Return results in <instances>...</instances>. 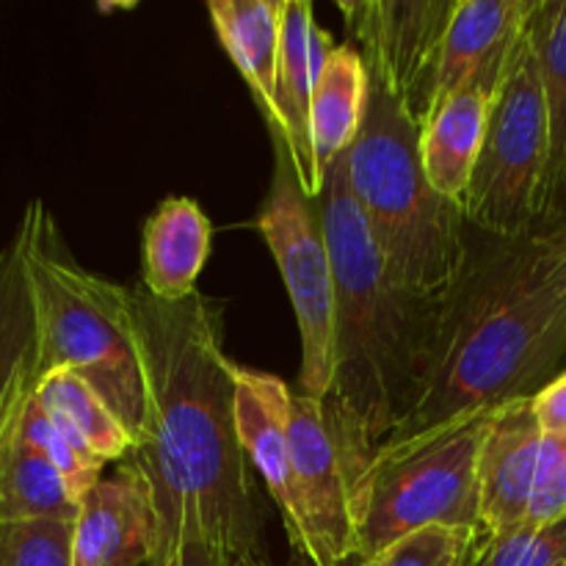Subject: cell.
I'll return each mask as SVG.
<instances>
[{
    "label": "cell",
    "mask_w": 566,
    "mask_h": 566,
    "mask_svg": "<svg viewBox=\"0 0 566 566\" xmlns=\"http://www.w3.org/2000/svg\"><path fill=\"white\" fill-rule=\"evenodd\" d=\"M158 517L142 475L127 462L81 503L72 534V566H155Z\"/></svg>",
    "instance_id": "obj_13"
},
{
    "label": "cell",
    "mask_w": 566,
    "mask_h": 566,
    "mask_svg": "<svg viewBox=\"0 0 566 566\" xmlns=\"http://www.w3.org/2000/svg\"><path fill=\"white\" fill-rule=\"evenodd\" d=\"M213 224L191 197H166L142 230V285L160 302H186L210 258Z\"/></svg>",
    "instance_id": "obj_15"
},
{
    "label": "cell",
    "mask_w": 566,
    "mask_h": 566,
    "mask_svg": "<svg viewBox=\"0 0 566 566\" xmlns=\"http://www.w3.org/2000/svg\"><path fill=\"white\" fill-rule=\"evenodd\" d=\"M14 241L36 313L39 379L72 370L88 381L130 431L136 451L147 426V379L130 287L83 269L42 199L25 208Z\"/></svg>",
    "instance_id": "obj_4"
},
{
    "label": "cell",
    "mask_w": 566,
    "mask_h": 566,
    "mask_svg": "<svg viewBox=\"0 0 566 566\" xmlns=\"http://www.w3.org/2000/svg\"><path fill=\"white\" fill-rule=\"evenodd\" d=\"M492 97L484 92H457L442 97L420 125V158L431 186L462 208L484 147Z\"/></svg>",
    "instance_id": "obj_19"
},
{
    "label": "cell",
    "mask_w": 566,
    "mask_h": 566,
    "mask_svg": "<svg viewBox=\"0 0 566 566\" xmlns=\"http://www.w3.org/2000/svg\"><path fill=\"white\" fill-rule=\"evenodd\" d=\"M459 0H340L348 42L359 44L368 75L423 125L434 103L442 48Z\"/></svg>",
    "instance_id": "obj_9"
},
{
    "label": "cell",
    "mask_w": 566,
    "mask_h": 566,
    "mask_svg": "<svg viewBox=\"0 0 566 566\" xmlns=\"http://www.w3.org/2000/svg\"><path fill=\"white\" fill-rule=\"evenodd\" d=\"M528 33L539 64L547 130H551V169H547L545 213H542V227H545L566 177V0H536Z\"/></svg>",
    "instance_id": "obj_22"
},
{
    "label": "cell",
    "mask_w": 566,
    "mask_h": 566,
    "mask_svg": "<svg viewBox=\"0 0 566 566\" xmlns=\"http://www.w3.org/2000/svg\"><path fill=\"white\" fill-rule=\"evenodd\" d=\"M495 412L446 420L370 457L352 481L357 558L370 562L429 525L479 528V453Z\"/></svg>",
    "instance_id": "obj_6"
},
{
    "label": "cell",
    "mask_w": 566,
    "mask_h": 566,
    "mask_svg": "<svg viewBox=\"0 0 566 566\" xmlns=\"http://www.w3.org/2000/svg\"><path fill=\"white\" fill-rule=\"evenodd\" d=\"M531 412L545 437H566V370L531 398Z\"/></svg>",
    "instance_id": "obj_28"
},
{
    "label": "cell",
    "mask_w": 566,
    "mask_h": 566,
    "mask_svg": "<svg viewBox=\"0 0 566 566\" xmlns=\"http://www.w3.org/2000/svg\"><path fill=\"white\" fill-rule=\"evenodd\" d=\"M36 313L17 241L0 249V442L36 396Z\"/></svg>",
    "instance_id": "obj_18"
},
{
    "label": "cell",
    "mask_w": 566,
    "mask_h": 566,
    "mask_svg": "<svg viewBox=\"0 0 566 566\" xmlns=\"http://www.w3.org/2000/svg\"><path fill=\"white\" fill-rule=\"evenodd\" d=\"M479 566H566V520L520 525L484 542Z\"/></svg>",
    "instance_id": "obj_27"
},
{
    "label": "cell",
    "mask_w": 566,
    "mask_h": 566,
    "mask_svg": "<svg viewBox=\"0 0 566 566\" xmlns=\"http://www.w3.org/2000/svg\"><path fill=\"white\" fill-rule=\"evenodd\" d=\"M475 235L462 274L434 298L412 407L390 440L534 398L566 370V221Z\"/></svg>",
    "instance_id": "obj_2"
},
{
    "label": "cell",
    "mask_w": 566,
    "mask_h": 566,
    "mask_svg": "<svg viewBox=\"0 0 566 566\" xmlns=\"http://www.w3.org/2000/svg\"><path fill=\"white\" fill-rule=\"evenodd\" d=\"M180 562L182 566H224L227 558H221L219 553L208 551V547H182L180 551Z\"/></svg>",
    "instance_id": "obj_30"
},
{
    "label": "cell",
    "mask_w": 566,
    "mask_h": 566,
    "mask_svg": "<svg viewBox=\"0 0 566 566\" xmlns=\"http://www.w3.org/2000/svg\"><path fill=\"white\" fill-rule=\"evenodd\" d=\"M224 566H271L265 556H243V558H232V562H224Z\"/></svg>",
    "instance_id": "obj_32"
},
{
    "label": "cell",
    "mask_w": 566,
    "mask_h": 566,
    "mask_svg": "<svg viewBox=\"0 0 566 566\" xmlns=\"http://www.w3.org/2000/svg\"><path fill=\"white\" fill-rule=\"evenodd\" d=\"M484 536L462 525H429L370 558V566H479Z\"/></svg>",
    "instance_id": "obj_25"
},
{
    "label": "cell",
    "mask_w": 566,
    "mask_h": 566,
    "mask_svg": "<svg viewBox=\"0 0 566 566\" xmlns=\"http://www.w3.org/2000/svg\"><path fill=\"white\" fill-rule=\"evenodd\" d=\"M36 398L48 412L59 415L86 440V446L108 462H125L133 451V437L114 409L99 398L88 381L72 370H55L39 379Z\"/></svg>",
    "instance_id": "obj_23"
},
{
    "label": "cell",
    "mask_w": 566,
    "mask_h": 566,
    "mask_svg": "<svg viewBox=\"0 0 566 566\" xmlns=\"http://www.w3.org/2000/svg\"><path fill=\"white\" fill-rule=\"evenodd\" d=\"M130 304L147 379V426L125 462L153 497L155 566L191 545L227 562L263 556V520L235 429L221 307L202 293L160 302L144 285L130 287Z\"/></svg>",
    "instance_id": "obj_1"
},
{
    "label": "cell",
    "mask_w": 566,
    "mask_h": 566,
    "mask_svg": "<svg viewBox=\"0 0 566 566\" xmlns=\"http://www.w3.org/2000/svg\"><path fill=\"white\" fill-rule=\"evenodd\" d=\"M368 94L370 75L363 53L352 42L337 44L315 81L310 108V133L321 175H326V169L348 153L363 130Z\"/></svg>",
    "instance_id": "obj_20"
},
{
    "label": "cell",
    "mask_w": 566,
    "mask_h": 566,
    "mask_svg": "<svg viewBox=\"0 0 566 566\" xmlns=\"http://www.w3.org/2000/svg\"><path fill=\"white\" fill-rule=\"evenodd\" d=\"M315 208L335 269V374L324 407L354 481L409 415L434 298L390 274L354 202L346 155L326 169Z\"/></svg>",
    "instance_id": "obj_3"
},
{
    "label": "cell",
    "mask_w": 566,
    "mask_h": 566,
    "mask_svg": "<svg viewBox=\"0 0 566 566\" xmlns=\"http://www.w3.org/2000/svg\"><path fill=\"white\" fill-rule=\"evenodd\" d=\"M346 171L390 274L415 296H442L464 269L470 227L426 177L418 119L374 77Z\"/></svg>",
    "instance_id": "obj_5"
},
{
    "label": "cell",
    "mask_w": 566,
    "mask_h": 566,
    "mask_svg": "<svg viewBox=\"0 0 566 566\" xmlns=\"http://www.w3.org/2000/svg\"><path fill=\"white\" fill-rule=\"evenodd\" d=\"M335 39L329 36V33L324 31V28L318 25V22H313V28H310V44H307V59H310V72H313V81H318L321 72H324L326 61H329V55L335 53Z\"/></svg>",
    "instance_id": "obj_29"
},
{
    "label": "cell",
    "mask_w": 566,
    "mask_h": 566,
    "mask_svg": "<svg viewBox=\"0 0 566 566\" xmlns=\"http://www.w3.org/2000/svg\"><path fill=\"white\" fill-rule=\"evenodd\" d=\"M551 130L534 42L525 36L501 88L492 97L484 147L462 213L468 227L492 238H523L542 230Z\"/></svg>",
    "instance_id": "obj_7"
},
{
    "label": "cell",
    "mask_w": 566,
    "mask_h": 566,
    "mask_svg": "<svg viewBox=\"0 0 566 566\" xmlns=\"http://www.w3.org/2000/svg\"><path fill=\"white\" fill-rule=\"evenodd\" d=\"M75 523H0V566H72Z\"/></svg>",
    "instance_id": "obj_26"
},
{
    "label": "cell",
    "mask_w": 566,
    "mask_h": 566,
    "mask_svg": "<svg viewBox=\"0 0 566 566\" xmlns=\"http://www.w3.org/2000/svg\"><path fill=\"white\" fill-rule=\"evenodd\" d=\"M562 221H566V177H564V182H562V191H558L556 208H553L551 219H547L545 227H556V224H562Z\"/></svg>",
    "instance_id": "obj_31"
},
{
    "label": "cell",
    "mask_w": 566,
    "mask_h": 566,
    "mask_svg": "<svg viewBox=\"0 0 566 566\" xmlns=\"http://www.w3.org/2000/svg\"><path fill=\"white\" fill-rule=\"evenodd\" d=\"M274 169L258 230L280 269L302 337L298 390L324 401L335 374V269L315 199L304 193L287 149L271 133Z\"/></svg>",
    "instance_id": "obj_8"
},
{
    "label": "cell",
    "mask_w": 566,
    "mask_h": 566,
    "mask_svg": "<svg viewBox=\"0 0 566 566\" xmlns=\"http://www.w3.org/2000/svg\"><path fill=\"white\" fill-rule=\"evenodd\" d=\"M315 11L310 0H285L280 33V75H276V103H280V127L274 136L282 138L293 171L310 199H318L324 175L318 169L310 133V108H313V72H310L307 44Z\"/></svg>",
    "instance_id": "obj_16"
},
{
    "label": "cell",
    "mask_w": 566,
    "mask_h": 566,
    "mask_svg": "<svg viewBox=\"0 0 566 566\" xmlns=\"http://www.w3.org/2000/svg\"><path fill=\"white\" fill-rule=\"evenodd\" d=\"M285 0H210L208 14L221 48L247 81L269 130L280 127L276 75Z\"/></svg>",
    "instance_id": "obj_17"
},
{
    "label": "cell",
    "mask_w": 566,
    "mask_h": 566,
    "mask_svg": "<svg viewBox=\"0 0 566 566\" xmlns=\"http://www.w3.org/2000/svg\"><path fill=\"white\" fill-rule=\"evenodd\" d=\"M287 437H291L298 501L313 539L310 562L315 566H346L357 558L352 470L326 418L324 401L293 390L291 409H287Z\"/></svg>",
    "instance_id": "obj_10"
},
{
    "label": "cell",
    "mask_w": 566,
    "mask_h": 566,
    "mask_svg": "<svg viewBox=\"0 0 566 566\" xmlns=\"http://www.w3.org/2000/svg\"><path fill=\"white\" fill-rule=\"evenodd\" d=\"M536 0H459L442 48L434 108L457 92L495 97L525 36Z\"/></svg>",
    "instance_id": "obj_12"
},
{
    "label": "cell",
    "mask_w": 566,
    "mask_h": 566,
    "mask_svg": "<svg viewBox=\"0 0 566 566\" xmlns=\"http://www.w3.org/2000/svg\"><path fill=\"white\" fill-rule=\"evenodd\" d=\"M164 566H182V562H180V556H177V558H171V562H166Z\"/></svg>",
    "instance_id": "obj_34"
},
{
    "label": "cell",
    "mask_w": 566,
    "mask_h": 566,
    "mask_svg": "<svg viewBox=\"0 0 566 566\" xmlns=\"http://www.w3.org/2000/svg\"><path fill=\"white\" fill-rule=\"evenodd\" d=\"M20 420L0 442V523H75L81 503L72 497L70 486L50 468L48 459L22 440Z\"/></svg>",
    "instance_id": "obj_21"
},
{
    "label": "cell",
    "mask_w": 566,
    "mask_h": 566,
    "mask_svg": "<svg viewBox=\"0 0 566 566\" xmlns=\"http://www.w3.org/2000/svg\"><path fill=\"white\" fill-rule=\"evenodd\" d=\"M232 385H235V429L247 462L263 475L265 490L276 503L282 525L291 539V551L313 556L307 520L298 501L296 473H293L291 437H287V409L291 392L280 376L265 370L230 365Z\"/></svg>",
    "instance_id": "obj_11"
},
{
    "label": "cell",
    "mask_w": 566,
    "mask_h": 566,
    "mask_svg": "<svg viewBox=\"0 0 566 566\" xmlns=\"http://www.w3.org/2000/svg\"><path fill=\"white\" fill-rule=\"evenodd\" d=\"M545 434L531 398L506 403L492 418L479 453V528L484 542L528 523Z\"/></svg>",
    "instance_id": "obj_14"
},
{
    "label": "cell",
    "mask_w": 566,
    "mask_h": 566,
    "mask_svg": "<svg viewBox=\"0 0 566 566\" xmlns=\"http://www.w3.org/2000/svg\"><path fill=\"white\" fill-rule=\"evenodd\" d=\"M20 434L28 446L36 448L48 459L50 468L64 479L77 503H83V497L103 481V459L86 446V440L66 420L48 412L36 396L25 407Z\"/></svg>",
    "instance_id": "obj_24"
},
{
    "label": "cell",
    "mask_w": 566,
    "mask_h": 566,
    "mask_svg": "<svg viewBox=\"0 0 566 566\" xmlns=\"http://www.w3.org/2000/svg\"><path fill=\"white\" fill-rule=\"evenodd\" d=\"M346 566H370V562H365V558H352Z\"/></svg>",
    "instance_id": "obj_33"
}]
</instances>
